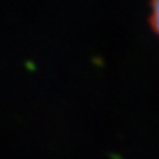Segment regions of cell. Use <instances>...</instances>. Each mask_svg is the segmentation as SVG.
<instances>
[{"label":"cell","instance_id":"6da1fadb","mask_svg":"<svg viewBox=\"0 0 159 159\" xmlns=\"http://www.w3.org/2000/svg\"><path fill=\"white\" fill-rule=\"evenodd\" d=\"M151 6H152V10L150 16V24L156 34L159 35V1H153Z\"/></svg>","mask_w":159,"mask_h":159}]
</instances>
